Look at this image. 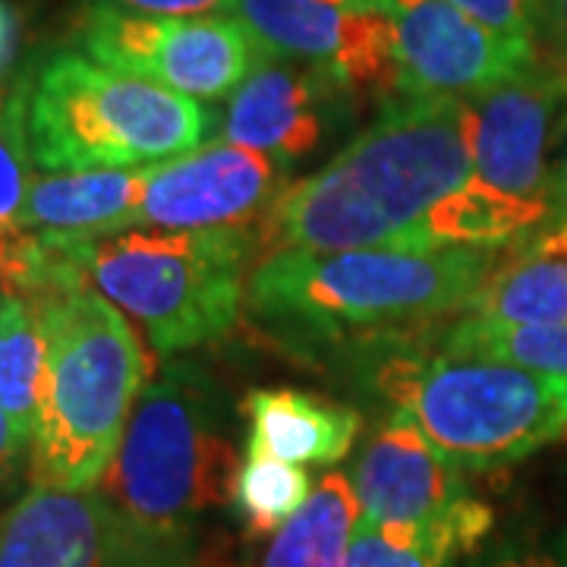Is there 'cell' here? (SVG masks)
I'll list each match as a JSON object with an SVG mask.
<instances>
[{"instance_id":"obj_1","label":"cell","mask_w":567,"mask_h":567,"mask_svg":"<svg viewBox=\"0 0 567 567\" xmlns=\"http://www.w3.org/2000/svg\"><path fill=\"white\" fill-rule=\"evenodd\" d=\"M470 177V102L404 99L388 104L322 171L284 186L259 221V244L265 256L429 246V212Z\"/></svg>"},{"instance_id":"obj_2","label":"cell","mask_w":567,"mask_h":567,"mask_svg":"<svg viewBox=\"0 0 567 567\" xmlns=\"http://www.w3.org/2000/svg\"><path fill=\"white\" fill-rule=\"evenodd\" d=\"M237 454L218 385L199 365H167L142 388L121 447L95 486L117 567H199L212 514L234 502Z\"/></svg>"},{"instance_id":"obj_3","label":"cell","mask_w":567,"mask_h":567,"mask_svg":"<svg viewBox=\"0 0 567 567\" xmlns=\"http://www.w3.org/2000/svg\"><path fill=\"white\" fill-rule=\"evenodd\" d=\"M505 249L454 244L281 249L246 284L252 319L287 334L341 338L429 322L473 303Z\"/></svg>"},{"instance_id":"obj_4","label":"cell","mask_w":567,"mask_h":567,"mask_svg":"<svg viewBox=\"0 0 567 567\" xmlns=\"http://www.w3.org/2000/svg\"><path fill=\"white\" fill-rule=\"evenodd\" d=\"M29 306L44 334L29 488L92 492L121 447L148 360L126 316L92 287Z\"/></svg>"},{"instance_id":"obj_5","label":"cell","mask_w":567,"mask_h":567,"mask_svg":"<svg viewBox=\"0 0 567 567\" xmlns=\"http://www.w3.org/2000/svg\"><path fill=\"white\" fill-rule=\"evenodd\" d=\"M375 391L457 470H498L567 439V379L517 365L391 353Z\"/></svg>"},{"instance_id":"obj_6","label":"cell","mask_w":567,"mask_h":567,"mask_svg":"<svg viewBox=\"0 0 567 567\" xmlns=\"http://www.w3.org/2000/svg\"><path fill=\"white\" fill-rule=\"evenodd\" d=\"M212 117L199 102L142 76L58 54L25 92L32 158L44 171H121L196 152Z\"/></svg>"},{"instance_id":"obj_7","label":"cell","mask_w":567,"mask_h":567,"mask_svg":"<svg viewBox=\"0 0 567 567\" xmlns=\"http://www.w3.org/2000/svg\"><path fill=\"white\" fill-rule=\"evenodd\" d=\"M256 244L249 227L123 230L95 237L85 284L140 324L158 357H174L237 324Z\"/></svg>"},{"instance_id":"obj_8","label":"cell","mask_w":567,"mask_h":567,"mask_svg":"<svg viewBox=\"0 0 567 567\" xmlns=\"http://www.w3.org/2000/svg\"><path fill=\"white\" fill-rule=\"evenodd\" d=\"M350 476L360 517L391 546L429 548L461 561L483 546L495 520L461 470L401 413H391L385 429L365 442Z\"/></svg>"},{"instance_id":"obj_9","label":"cell","mask_w":567,"mask_h":567,"mask_svg":"<svg viewBox=\"0 0 567 567\" xmlns=\"http://www.w3.org/2000/svg\"><path fill=\"white\" fill-rule=\"evenodd\" d=\"M85 58L167 85L186 99L218 102L265 61L234 17H136L89 10L80 29Z\"/></svg>"},{"instance_id":"obj_10","label":"cell","mask_w":567,"mask_h":567,"mask_svg":"<svg viewBox=\"0 0 567 567\" xmlns=\"http://www.w3.org/2000/svg\"><path fill=\"white\" fill-rule=\"evenodd\" d=\"M404 99L470 102L539 61L536 48L486 29L447 0H385Z\"/></svg>"},{"instance_id":"obj_11","label":"cell","mask_w":567,"mask_h":567,"mask_svg":"<svg viewBox=\"0 0 567 567\" xmlns=\"http://www.w3.org/2000/svg\"><path fill=\"white\" fill-rule=\"evenodd\" d=\"M287 162L215 142L145 167L136 227L155 230H218L249 227L275 205Z\"/></svg>"},{"instance_id":"obj_12","label":"cell","mask_w":567,"mask_h":567,"mask_svg":"<svg viewBox=\"0 0 567 567\" xmlns=\"http://www.w3.org/2000/svg\"><path fill=\"white\" fill-rule=\"evenodd\" d=\"M265 58L324 66L350 89H398L394 20L385 10H341L324 0H234L227 10Z\"/></svg>"},{"instance_id":"obj_13","label":"cell","mask_w":567,"mask_h":567,"mask_svg":"<svg viewBox=\"0 0 567 567\" xmlns=\"http://www.w3.org/2000/svg\"><path fill=\"white\" fill-rule=\"evenodd\" d=\"M567 99V76L546 63L470 99L473 107V177L517 203L555 218L548 145L558 104Z\"/></svg>"},{"instance_id":"obj_14","label":"cell","mask_w":567,"mask_h":567,"mask_svg":"<svg viewBox=\"0 0 567 567\" xmlns=\"http://www.w3.org/2000/svg\"><path fill=\"white\" fill-rule=\"evenodd\" d=\"M347 92L324 66L265 58L234 92L224 114V142L293 162L324 136V114Z\"/></svg>"},{"instance_id":"obj_15","label":"cell","mask_w":567,"mask_h":567,"mask_svg":"<svg viewBox=\"0 0 567 567\" xmlns=\"http://www.w3.org/2000/svg\"><path fill=\"white\" fill-rule=\"evenodd\" d=\"M0 567H117L114 520L95 488H29L0 514Z\"/></svg>"},{"instance_id":"obj_16","label":"cell","mask_w":567,"mask_h":567,"mask_svg":"<svg viewBox=\"0 0 567 567\" xmlns=\"http://www.w3.org/2000/svg\"><path fill=\"white\" fill-rule=\"evenodd\" d=\"M246 451L287 464L331 466L353 447L363 416L300 388H256L244 398Z\"/></svg>"},{"instance_id":"obj_17","label":"cell","mask_w":567,"mask_h":567,"mask_svg":"<svg viewBox=\"0 0 567 567\" xmlns=\"http://www.w3.org/2000/svg\"><path fill=\"white\" fill-rule=\"evenodd\" d=\"M145 189V167L35 174L20 212V230L123 234L136 227Z\"/></svg>"},{"instance_id":"obj_18","label":"cell","mask_w":567,"mask_h":567,"mask_svg":"<svg viewBox=\"0 0 567 567\" xmlns=\"http://www.w3.org/2000/svg\"><path fill=\"white\" fill-rule=\"evenodd\" d=\"M466 312L511 324H567V218L502 259Z\"/></svg>"},{"instance_id":"obj_19","label":"cell","mask_w":567,"mask_h":567,"mask_svg":"<svg viewBox=\"0 0 567 567\" xmlns=\"http://www.w3.org/2000/svg\"><path fill=\"white\" fill-rule=\"evenodd\" d=\"M360 502L344 473H324L316 492L262 551L259 567H347Z\"/></svg>"},{"instance_id":"obj_20","label":"cell","mask_w":567,"mask_h":567,"mask_svg":"<svg viewBox=\"0 0 567 567\" xmlns=\"http://www.w3.org/2000/svg\"><path fill=\"white\" fill-rule=\"evenodd\" d=\"M546 221H551V215L511 199L480 177H470L461 189H454L429 212L425 237L432 244L505 249L511 240L527 237Z\"/></svg>"},{"instance_id":"obj_21","label":"cell","mask_w":567,"mask_h":567,"mask_svg":"<svg viewBox=\"0 0 567 567\" xmlns=\"http://www.w3.org/2000/svg\"><path fill=\"white\" fill-rule=\"evenodd\" d=\"M442 353L567 379V324H511L466 312L445 331Z\"/></svg>"},{"instance_id":"obj_22","label":"cell","mask_w":567,"mask_h":567,"mask_svg":"<svg viewBox=\"0 0 567 567\" xmlns=\"http://www.w3.org/2000/svg\"><path fill=\"white\" fill-rule=\"evenodd\" d=\"M44 334L39 312L22 300L0 303V410L32 442L39 420Z\"/></svg>"},{"instance_id":"obj_23","label":"cell","mask_w":567,"mask_h":567,"mask_svg":"<svg viewBox=\"0 0 567 567\" xmlns=\"http://www.w3.org/2000/svg\"><path fill=\"white\" fill-rule=\"evenodd\" d=\"M312 492V476L300 464L246 451V461L234 480V507L249 536H268L278 533Z\"/></svg>"},{"instance_id":"obj_24","label":"cell","mask_w":567,"mask_h":567,"mask_svg":"<svg viewBox=\"0 0 567 567\" xmlns=\"http://www.w3.org/2000/svg\"><path fill=\"white\" fill-rule=\"evenodd\" d=\"M29 130H25V92L0 89V237L20 230V212L29 193Z\"/></svg>"},{"instance_id":"obj_25","label":"cell","mask_w":567,"mask_h":567,"mask_svg":"<svg viewBox=\"0 0 567 567\" xmlns=\"http://www.w3.org/2000/svg\"><path fill=\"white\" fill-rule=\"evenodd\" d=\"M439 551L429 548H401L391 546L385 536L379 533L375 524L369 520H357V529L350 536V548H347V567H454Z\"/></svg>"},{"instance_id":"obj_26","label":"cell","mask_w":567,"mask_h":567,"mask_svg":"<svg viewBox=\"0 0 567 567\" xmlns=\"http://www.w3.org/2000/svg\"><path fill=\"white\" fill-rule=\"evenodd\" d=\"M466 17L483 22L486 29L514 41H527L536 48L539 20H543V0H447Z\"/></svg>"},{"instance_id":"obj_27","label":"cell","mask_w":567,"mask_h":567,"mask_svg":"<svg viewBox=\"0 0 567 567\" xmlns=\"http://www.w3.org/2000/svg\"><path fill=\"white\" fill-rule=\"evenodd\" d=\"M89 10H117L136 17H208L230 10L234 0H82Z\"/></svg>"},{"instance_id":"obj_28","label":"cell","mask_w":567,"mask_h":567,"mask_svg":"<svg viewBox=\"0 0 567 567\" xmlns=\"http://www.w3.org/2000/svg\"><path fill=\"white\" fill-rule=\"evenodd\" d=\"M29 435H22L13 420L0 410V502L17 492L22 480L29 483Z\"/></svg>"},{"instance_id":"obj_29","label":"cell","mask_w":567,"mask_h":567,"mask_svg":"<svg viewBox=\"0 0 567 567\" xmlns=\"http://www.w3.org/2000/svg\"><path fill=\"white\" fill-rule=\"evenodd\" d=\"M536 58L567 76V0H543Z\"/></svg>"},{"instance_id":"obj_30","label":"cell","mask_w":567,"mask_h":567,"mask_svg":"<svg viewBox=\"0 0 567 567\" xmlns=\"http://www.w3.org/2000/svg\"><path fill=\"white\" fill-rule=\"evenodd\" d=\"M488 567H565L555 555L539 551V548H524V551H507L502 558H495Z\"/></svg>"},{"instance_id":"obj_31","label":"cell","mask_w":567,"mask_h":567,"mask_svg":"<svg viewBox=\"0 0 567 567\" xmlns=\"http://www.w3.org/2000/svg\"><path fill=\"white\" fill-rule=\"evenodd\" d=\"M551 203H555V215L567 218V162L561 164V171L551 181Z\"/></svg>"},{"instance_id":"obj_32","label":"cell","mask_w":567,"mask_h":567,"mask_svg":"<svg viewBox=\"0 0 567 567\" xmlns=\"http://www.w3.org/2000/svg\"><path fill=\"white\" fill-rule=\"evenodd\" d=\"M7 51H10V17H7V7L0 3V66L7 61Z\"/></svg>"},{"instance_id":"obj_33","label":"cell","mask_w":567,"mask_h":567,"mask_svg":"<svg viewBox=\"0 0 567 567\" xmlns=\"http://www.w3.org/2000/svg\"><path fill=\"white\" fill-rule=\"evenodd\" d=\"M0 297H3V293H0Z\"/></svg>"}]
</instances>
